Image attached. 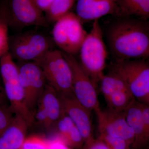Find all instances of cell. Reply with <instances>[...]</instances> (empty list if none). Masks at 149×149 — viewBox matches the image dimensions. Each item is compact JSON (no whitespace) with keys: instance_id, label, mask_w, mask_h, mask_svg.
Listing matches in <instances>:
<instances>
[{"instance_id":"6da1fadb","label":"cell","mask_w":149,"mask_h":149,"mask_svg":"<svg viewBox=\"0 0 149 149\" xmlns=\"http://www.w3.org/2000/svg\"><path fill=\"white\" fill-rule=\"evenodd\" d=\"M107 37L116 60L149 57V23L147 19L119 17L110 24Z\"/></svg>"},{"instance_id":"7a4b0ae2","label":"cell","mask_w":149,"mask_h":149,"mask_svg":"<svg viewBox=\"0 0 149 149\" xmlns=\"http://www.w3.org/2000/svg\"><path fill=\"white\" fill-rule=\"evenodd\" d=\"M94 21L91 32L80 48L79 63L97 86L104 74L107 52L98 19Z\"/></svg>"},{"instance_id":"3957f363","label":"cell","mask_w":149,"mask_h":149,"mask_svg":"<svg viewBox=\"0 0 149 149\" xmlns=\"http://www.w3.org/2000/svg\"><path fill=\"white\" fill-rule=\"evenodd\" d=\"M146 59L116 60L110 70L124 80L136 100L149 105V64Z\"/></svg>"},{"instance_id":"277c9868","label":"cell","mask_w":149,"mask_h":149,"mask_svg":"<svg viewBox=\"0 0 149 149\" xmlns=\"http://www.w3.org/2000/svg\"><path fill=\"white\" fill-rule=\"evenodd\" d=\"M0 72L4 90L11 108L15 114L23 118L30 127L33 124V115L26 106L18 68L9 52L0 58Z\"/></svg>"},{"instance_id":"5b68a950","label":"cell","mask_w":149,"mask_h":149,"mask_svg":"<svg viewBox=\"0 0 149 149\" xmlns=\"http://www.w3.org/2000/svg\"><path fill=\"white\" fill-rule=\"evenodd\" d=\"M35 63L42 70L48 85L58 94L73 93L72 71L62 52L51 50Z\"/></svg>"},{"instance_id":"8992f818","label":"cell","mask_w":149,"mask_h":149,"mask_svg":"<svg viewBox=\"0 0 149 149\" xmlns=\"http://www.w3.org/2000/svg\"><path fill=\"white\" fill-rule=\"evenodd\" d=\"M87 34L81 20L71 12L56 21L52 30L57 46L63 52L72 55L79 52Z\"/></svg>"},{"instance_id":"52a82bcc","label":"cell","mask_w":149,"mask_h":149,"mask_svg":"<svg viewBox=\"0 0 149 149\" xmlns=\"http://www.w3.org/2000/svg\"><path fill=\"white\" fill-rule=\"evenodd\" d=\"M52 42L47 36L30 32L19 35L9 41V52L13 59L20 62H36L52 50Z\"/></svg>"},{"instance_id":"ba28073f","label":"cell","mask_w":149,"mask_h":149,"mask_svg":"<svg viewBox=\"0 0 149 149\" xmlns=\"http://www.w3.org/2000/svg\"><path fill=\"white\" fill-rule=\"evenodd\" d=\"M62 52L72 71V91L74 97L91 111H95L100 108L97 86L73 55Z\"/></svg>"},{"instance_id":"9c48e42d","label":"cell","mask_w":149,"mask_h":149,"mask_svg":"<svg viewBox=\"0 0 149 149\" xmlns=\"http://www.w3.org/2000/svg\"><path fill=\"white\" fill-rule=\"evenodd\" d=\"M17 66L25 104L33 116L37 103L47 83L42 70L36 63L20 62Z\"/></svg>"},{"instance_id":"30bf717a","label":"cell","mask_w":149,"mask_h":149,"mask_svg":"<svg viewBox=\"0 0 149 149\" xmlns=\"http://www.w3.org/2000/svg\"><path fill=\"white\" fill-rule=\"evenodd\" d=\"M99 83L109 109L123 111L135 100L124 80L112 70L104 74Z\"/></svg>"},{"instance_id":"8fae6325","label":"cell","mask_w":149,"mask_h":149,"mask_svg":"<svg viewBox=\"0 0 149 149\" xmlns=\"http://www.w3.org/2000/svg\"><path fill=\"white\" fill-rule=\"evenodd\" d=\"M64 111L58 93L47 84L33 114V123L49 130L56 126Z\"/></svg>"},{"instance_id":"7c38bea8","label":"cell","mask_w":149,"mask_h":149,"mask_svg":"<svg viewBox=\"0 0 149 149\" xmlns=\"http://www.w3.org/2000/svg\"><path fill=\"white\" fill-rule=\"evenodd\" d=\"M100 134L123 139L130 148L134 139V133L126 121L124 112L114 111L101 108L96 110Z\"/></svg>"},{"instance_id":"4fadbf2b","label":"cell","mask_w":149,"mask_h":149,"mask_svg":"<svg viewBox=\"0 0 149 149\" xmlns=\"http://www.w3.org/2000/svg\"><path fill=\"white\" fill-rule=\"evenodd\" d=\"M123 112L126 121L134 133L131 149H144L149 141V105L135 100Z\"/></svg>"},{"instance_id":"5bb4252c","label":"cell","mask_w":149,"mask_h":149,"mask_svg":"<svg viewBox=\"0 0 149 149\" xmlns=\"http://www.w3.org/2000/svg\"><path fill=\"white\" fill-rule=\"evenodd\" d=\"M58 95L63 111L80 131L85 143L95 139L91 111L77 100L73 93Z\"/></svg>"},{"instance_id":"9a60e30c","label":"cell","mask_w":149,"mask_h":149,"mask_svg":"<svg viewBox=\"0 0 149 149\" xmlns=\"http://www.w3.org/2000/svg\"><path fill=\"white\" fill-rule=\"evenodd\" d=\"M6 17L12 19L22 26H47V22L32 0H11L10 5L5 6Z\"/></svg>"},{"instance_id":"2e32d148","label":"cell","mask_w":149,"mask_h":149,"mask_svg":"<svg viewBox=\"0 0 149 149\" xmlns=\"http://www.w3.org/2000/svg\"><path fill=\"white\" fill-rule=\"evenodd\" d=\"M76 15L80 20L99 19L107 15L117 13L116 0H77Z\"/></svg>"},{"instance_id":"e0dca14e","label":"cell","mask_w":149,"mask_h":149,"mask_svg":"<svg viewBox=\"0 0 149 149\" xmlns=\"http://www.w3.org/2000/svg\"><path fill=\"white\" fill-rule=\"evenodd\" d=\"M27 121L15 114L8 128L0 135V149H19L29 128Z\"/></svg>"},{"instance_id":"ac0fdd59","label":"cell","mask_w":149,"mask_h":149,"mask_svg":"<svg viewBox=\"0 0 149 149\" xmlns=\"http://www.w3.org/2000/svg\"><path fill=\"white\" fill-rule=\"evenodd\" d=\"M57 136L68 146L74 149L82 148L85 141L72 119L63 112L56 125Z\"/></svg>"},{"instance_id":"d6986e66","label":"cell","mask_w":149,"mask_h":149,"mask_svg":"<svg viewBox=\"0 0 149 149\" xmlns=\"http://www.w3.org/2000/svg\"><path fill=\"white\" fill-rule=\"evenodd\" d=\"M116 16L136 17L148 19L149 17V0H116Z\"/></svg>"},{"instance_id":"ffe728a7","label":"cell","mask_w":149,"mask_h":149,"mask_svg":"<svg viewBox=\"0 0 149 149\" xmlns=\"http://www.w3.org/2000/svg\"><path fill=\"white\" fill-rule=\"evenodd\" d=\"M75 0H54L45 11L47 21L55 22L70 12Z\"/></svg>"},{"instance_id":"44dd1931","label":"cell","mask_w":149,"mask_h":149,"mask_svg":"<svg viewBox=\"0 0 149 149\" xmlns=\"http://www.w3.org/2000/svg\"><path fill=\"white\" fill-rule=\"evenodd\" d=\"M15 115L9 104L6 102L0 105V135L10 125Z\"/></svg>"},{"instance_id":"7402d4cb","label":"cell","mask_w":149,"mask_h":149,"mask_svg":"<svg viewBox=\"0 0 149 149\" xmlns=\"http://www.w3.org/2000/svg\"><path fill=\"white\" fill-rule=\"evenodd\" d=\"M49 140L41 136L26 137L19 149H48Z\"/></svg>"},{"instance_id":"603a6c76","label":"cell","mask_w":149,"mask_h":149,"mask_svg":"<svg viewBox=\"0 0 149 149\" xmlns=\"http://www.w3.org/2000/svg\"><path fill=\"white\" fill-rule=\"evenodd\" d=\"M98 138L103 141L110 149H131L127 143L120 138L103 134H100Z\"/></svg>"},{"instance_id":"cb8c5ba5","label":"cell","mask_w":149,"mask_h":149,"mask_svg":"<svg viewBox=\"0 0 149 149\" xmlns=\"http://www.w3.org/2000/svg\"><path fill=\"white\" fill-rule=\"evenodd\" d=\"M5 21L0 20V58L9 50V40L8 28Z\"/></svg>"},{"instance_id":"d4e9b609","label":"cell","mask_w":149,"mask_h":149,"mask_svg":"<svg viewBox=\"0 0 149 149\" xmlns=\"http://www.w3.org/2000/svg\"><path fill=\"white\" fill-rule=\"evenodd\" d=\"M81 149H110L105 143L100 139H94L85 143Z\"/></svg>"},{"instance_id":"484cf974","label":"cell","mask_w":149,"mask_h":149,"mask_svg":"<svg viewBox=\"0 0 149 149\" xmlns=\"http://www.w3.org/2000/svg\"><path fill=\"white\" fill-rule=\"evenodd\" d=\"M48 149H74L65 143L57 136L54 139L49 140Z\"/></svg>"},{"instance_id":"4316f807","label":"cell","mask_w":149,"mask_h":149,"mask_svg":"<svg viewBox=\"0 0 149 149\" xmlns=\"http://www.w3.org/2000/svg\"><path fill=\"white\" fill-rule=\"evenodd\" d=\"M42 11L45 12L54 0H32Z\"/></svg>"},{"instance_id":"83f0119b","label":"cell","mask_w":149,"mask_h":149,"mask_svg":"<svg viewBox=\"0 0 149 149\" xmlns=\"http://www.w3.org/2000/svg\"><path fill=\"white\" fill-rule=\"evenodd\" d=\"M6 100H7V99L4 90L0 87V105L6 102Z\"/></svg>"}]
</instances>
